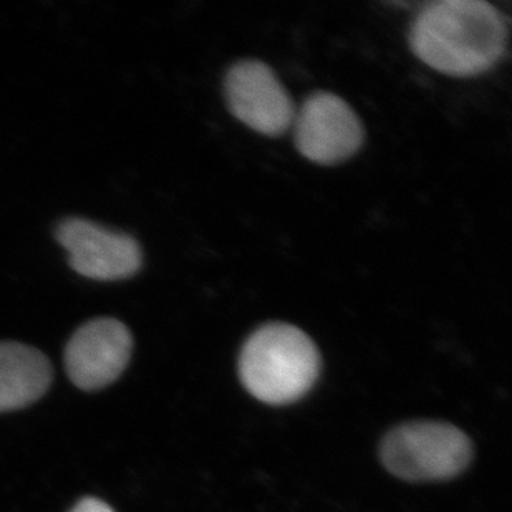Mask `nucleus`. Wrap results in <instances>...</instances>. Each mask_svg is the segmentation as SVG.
<instances>
[{
    "mask_svg": "<svg viewBox=\"0 0 512 512\" xmlns=\"http://www.w3.org/2000/svg\"><path fill=\"white\" fill-rule=\"evenodd\" d=\"M411 52L448 77H476L503 58L508 24L486 0H436L418 12L410 35Z\"/></svg>",
    "mask_w": 512,
    "mask_h": 512,
    "instance_id": "obj_1",
    "label": "nucleus"
},
{
    "mask_svg": "<svg viewBox=\"0 0 512 512\" xmlns=\"http://www.w3.org/2000/svg\"><path fill=\"white\" fill-rule=\"evenodd\" d=\"M239 378L252 397L272 406L290 405L314 388L322 355L304 330L285 322L262 325L242 345Z\"/></svg>",
    "mask_w": 512,
    "mask_h": 512,
    "instance_id": "obj_2",
    "label": "nucleus"
},
{
    "mask_svg": "<svg viewBox=\"0 0 512 512\" xmlns=\"http://www.w3.org/2000/svg\"><path fill=\"white\" fill-rule=\"evenodd\" d=\"M380 458L388 473L403 481H446L468 468L473 445L468 435L451 423L410 421L383 438Z\"/></svg>",
    "mask_w": 512,
    "mask_h": 512,
    "instance_id": "obj_3",
    "label": "nucleus"
},
{
    "mask_svg": "<svg viewBox=\"0 0 512 512\" xmlns=\"http://www.w3.org/2000/svg\"><path fill=\"white\" fill-rule=\"evenodd\" d=\"M55 239L67 251L68 266L92 281H125L143 267V249L135 237L108 229L90 219L63 218Z\"/></svg>",
    "mask_w": 512,
    "mask_h": 512,
    "instance_id": "obj_4",
    "label": "nucleus"
},
{
    "mask_svg": "<svg viewBox=\"0 0 512 512\" xmlns=\"http://www.w3.org/2000/svg\"><path fill=\"white\" fill-rule=\"evenodd\" d=\"M295 148L315 165L335 166L357 155L365 128L357 112L339 95L315 92L295 110Z\"/></svg>",
    "mask_w": 512,
    "mask_h": 512,
    "instance_id": "obj_5",
    "label": "nucleus"
},
{
    "mask_svg": "<svg viewBox=\"0 0 512 512\" xmlns=\"http://www.w3.org/2000/svg\"><path fill=\"white\" fill-rule=\"evenodd\" d=\"M229 112L259 135H284L295 118L294 100L276 72L261 60L234 63L224 78Z\"/></svg>",
    "mask_w": 512,
    "mask_h": 512,
    "instance_id": "obj_6",
    "label": "nucleus"
},
{
    "mask_svg": "<svg viewBox=\"0 0 512 512\" xmlns=\"http://www.w3.org/2000/svg\"><path fill=\"white\" fill-rule=\"evenodd\" d=\"M133 335L113 317H97L80 325L65 347V368L75 387L98 392L115 383L130 365Z\"/></svg>",
    "mask_w": 512,
    "mask_h": 512,
    "instance_id": "obj_7",
    "label": "nucleus"
},
{
    "mask_svg": "<svg viewBox=\"0 0 512 512\" xmlns=\"http://www.w3.org/2000/svg\"><path fill=\"white\" fill-rule=\"evenodd\" d=\"M54 367L27 343L0 342V413L27 408L49 392Z\"/></svg>",
    "mask_w": 512,
    "mask_h": 512,
    "instance_id": "obj_8",
    "label": "nucleus"
},
{
    "mask_svg": "<svg viewBox=\"0 0 512 512\" xmlns=\"http://www.w3.org/2000/svg\"><path fill=\"white\" fill-rule=\"evenodd\" d=\"M70 512H115L102 499L85 498L75 504V508Z\"/></svg>",
    "mask_w": 512,
    "mask_h": 512,
    "instance_id": "obj_9",
    "label": "nucleus"
}]
</instances>
